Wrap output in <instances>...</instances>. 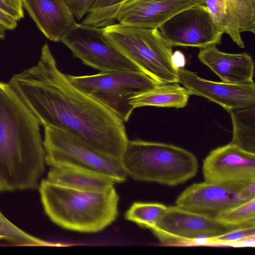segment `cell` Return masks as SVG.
I'll use <instances>...</instances> for the list:
<instances>
[{"mask_svg": "<svg viewBox=\"0 0 255 255\" xmlns=\"http://www.w3.org/2000/svg\"><path fill=\"white\" fill-rule=\"evenodd\" d=\"M9 83L40 125L66 131L101 153L122 160L129 140L124 122L71 84L59 70L47 44L38 63L14 75Z\"/></svg>", "mask_w": 255, "mask_h": 255, "instance_id": "obj_1", "label": "cell"}, {"mask_svg": "<svg viewBox=\"0 0 255 255\" xmlns=\"http://www.w3.org/2000/svg\"><path fill=\"white\" fill-rule=\"evenodd\" d=\"M39 126L10 84L0 82V192L39 187L46 163Z\"/></svg>", "mask_w": 255, "mask_h": 255, "instance_id": "obj_2", "label": "cell"}, {"mask_svg": "<svg viewBox=\"0 0 255 255\" xmlns=\"http://www.w3.org/2000/svg\"><path fill=\"white\" fill-rule=\"evenodd\" d=\"M41 201L50 220L59 227L81 233H96L118 215L119 196L114 187L89 192L63 187L44 179L39 187Z\"/></svg>", "mask_w": 255, "mask_h": 255, "instance_id": "obj_3", "label": "cell"}, {"mask_svg": "<svg viewBox=\"0 0 255 255\" xmlns=\"http://www.w3.org/2000/svg\"><path fill=\"white\" fill-rule=\"evenodd\" d=\"M121 161L128 176L133 180L170 186L192 179L198 169L196 157L187 150L139 139L128 140Z\"/></svg>", "mask_w": 255, "mask_h": 255, "instance_id": "obj_4", "label": "cell"}, {"mask_svg": "<svg viewBox=\"0 0 255 255\" xmlns=\"http://www.w3.org/2000/svg\"><path fill=\"white\" fill-rule=\"evenodd\" d=\"M108 41L159 84L178 83V71L171 60L172 48L158 28L119 23L102 27Z\"/></svg>", "mask_w": 255, "mask_h": 255, "instance_id": "obj_5", "label": "cell"}, {"mask_svg": "<svg viewBox=\"0 0 255 255\" xmlns=\"http://www.w3.org/2000/svg\"><path fill=\"white\" fill-rule=\"evenodd\" d=\"M66 76L74 86L107 107L124 122L128 120L135 109L129 99L159 84L141 71Z\"/></svg>", "mask_w": 255, "mask_h": 255, "instance_id": "obj_6", "label": "cell"}, {"mask_svg": "<svg viewBox=\"0 0 255 255\" xmlns=\"http://www.w3.org/2000/svg\"><path fill=\"white\" fill-rule=\"evenodd\" d=\"M43 141L45 163L51 167L66 166L97 172L125 182L128 175L122 161L96 150L63 130L44 128Z\"/></svg>", "mask_w": 255, "mask_h": 255, "instance_id": "obj_7", "label": "cell"}, {"mask_svg": "<svg viewBox=\"0 0 255 255\" xmlns=\"http://www.w3.org/2000/svg\"><path fill=\"white\" fill-rule=\"evenodd\" d=\"M61 42L75 57L100 72L141 71L108 41L102 27L76 23Z\"/></svg>", "mask_w": 255, "mask_h": 255, "instance_id": "obj_8", "label": "cell"}, {"mask_svg": "<svg viewBox=\"0 0 255 255\" xmlns=\"http://www.w3.org/2000/svg\"><path fill=\"white\" fill-rule=\"evenodd\" d=\"M158 29L172 47L202 49L220 44L223 34L205 4H197L177 13Z\"/></svg>", "mask_w": 255, "mask_h": 255, "instance_id": "obj_9", "label": "cell"}, {"mask_svg": "<svg viewBox=\"0 0 255 255\" xmlns=\"http://www.w3.org/2000/svg\"><path fill=\"white\" fill-rule=\"evenodd\" d=\"M202 171L205 182L241 189L255 182V153L230 142L209 153Z\"/></svg>", "mask_w": 255, "mask_h": 255, "instance_id": "obj_10", "label": "cell"}, {"mask_svg": "<svg viewBox=\"0 0 255 255\" xmlns=\"http://www.w3.org/2000/svg\"><path fill=\"white\" fill-rule=\"evenodd\" d=\"M234 228L176 205L167 207L152 231L161 242L175 245L192 242L201 238L208 239Z\"/></svg>", "mask_w": 255, "mask_h": 255, "instance_id": "obj_11", "label": "cell"}, {"mask_svg": "<svg viewBox=\"0 0 255 255\" xmlns=\"http://www.w3.org/2000/svg\"><path fill=\"white\" fill-rule=\"evenodd\" d=\"M178 83L190 93L206 98L229 113L255 106V84H231L206 80L197 73L183 68L177 70Z\"/></svg>", "mask_w": 255, "mask_h": 255, "instance_id": "obj_12", "label": "cell"}, {"mask_svg": "<svg viewBox=\"0 0 255 255\" xmlns=\"http://www.w3.org/2000/svg\"><path fill=\"white\" fill-rule=\"evenodd\" d=\"M250 200L242 193L241 188L204 181L185 189L177 198L176 205L215 219L221 213Z\"/></svg>", "mask_w": 255, "mask_h": 255, "instance_id": "obj_13", "label": "cell"}, {"mask_svg": "<svg viewBox=\"0 0 255 255\" xmlns=\"http://www.w3.org/2000/svg\"><path fill=\"white\" fill-rule=\"evenodd\" d=\"M214 21L240 47L241 33H255V0H204Z\"/></svg>", "mask_w": 255, "mask_h": 255, "instance_id": "obj_14", "label": "cell"}, {"mask_svg": "<svg viewBox=\"0 0 255 255\" xmlns=\"http://www.w3.org/2000/svg\"><path fill=\"white\" fill-rule=\"evenodd\" d=\"M200 4L204 0H140L121 9L116 20L127 26L158 29L177 13Z\"/></svg>", "mask_w": 255, "mask_h": 255, "instance_id": "obj_15", "label": "cell"}, {"mask_svg": "<svg viewBox=\"0 0 255 255\" xmlns=\"http://www.w3.org/2000/svg\"><path fill=\"white\" fill-rule=\"evenodd\" d=\"M37 26L50 40L61 42L76 23L65 0H21Z\"/></svg>", "mask_w": 255, "mask_h": 255, "instance_id": "obj_16", "label": "cell"}, {"mask_svg": "<svg viewBox=\"0 0 255 255\" xmlns=\"http://www.w3.org/2000/svg\"><path fill=\"white\" fill-rule=\"evenodd\" d=\"M198 57L223 82L237 84L254 82V62L247 53H226L219 50L216 45H212L200 49Z\"/></svg>", "mask_w": 255, "mask_h": 255, "instance_id": "obj_17", "label": "cell"}, {"mask_svg": "<svg viewBox=\"0 0 255 255\" xmlns=\"http://www.w3.org/2000/svg\"><path fill=\"white\" fill-rule=\"evenodd\" d=\"M46 179L63 187L89 192L104 191L117 184L100 173L66 166L51 167Z\"/></svg>", "mask_w": 255, "mask_h": 255, "instance_id": "obj_18", "label": "cell"}, {"mask_svg": "<svg viewBox=\"0 0 255 255\" xmlns=\"http://www.w3.org/2000/svg\"><path fill=\"white\" fill-rule=\"evenodd\" d=\"M190 94L178 83L158 84L152 89L129 99L134 108L152 106L182 108L188 103Z\"/></svg>", "mask_w": 255, "mask_h": 255, "instance_id": "obj_19", "label": "cell"}, {"mask_svg": "<svg viewBox=\"0 0 255 255\" xmlns=\"http://www.w3.org/2000/svg\"><path fill=\"white\" fill-rule=\"evenodd\" d=\"M229 113L233 127L231 143L255 153V106L234 110Z\"/></svg>", "mask_w": 255, "mask_h": 255, "instance_id": "obj_20", "label": "cell"}, {"mask_svg": "<svg viewBox=\"0 0 255 255\" xmlns=\"http://www.w3.org/2000/svg\"><path fill=\"white\" fill-rule=\"evenodd\" d=\"M167 206L158 203H133L125 214L126 220L152 230L165 212Z\"/></svg>", "mask_w": 255, "mask_h": 255, "instance_id": "obj_21", "label": "cell"}, {"mask_svg": "<svg viewBox=\"0 0 255 255\" xmlns=\"http://www.w3.org/2000/svg\"><path fill=\"white\" fill-rule=\"evenodd\" d=\"M0 240L13 246H55L28 234L6 218L0 210Z\"/></svg>", "mask_w": 255, "mask_h": 255, "instance_id": "obj_22", "label": "cell"}, {"mask_svg": "<svg viewBox=\"0 0 255 255\" xmlns=\"http://www.w3.org/2000/svg\"><path fill=\"white\" fill-rule=\"evenodd\" d=\"M215 219L230 228L255 226V198L221 213Z\"/></svg>", "mask_w": 255, "mask_h": 255, "instance_id": "obj_23", "label": "cell"}, {"mask_svg": "<svg viewBox=\"0 0 255 255\" xmlns=\"http://www.w3.org/2000/svg\"><path fill=\"white\" fill-rule=\"evenodd\" d=\"M122 0H95L81 23L98 27L113 24L112 14Z\"/></svg>", "mask_w": 255, "mask_h": 255, "instance_id": "obj_24", "label": "cell"}, {"mask_svg": "<svg viewBox=\"0 0 255 255\" xmlns=\"http://www.w3.org/2000/svg\"><path fill=\"white\" fill-rule=\"evenodd\" d=\"M255 226H246L232 229L221 235L207 239L213 244H238L255 241Z\"/></svg>", "mask_w": 255, "mask_h": 255, "instance_id": "obj_25", "label": "cell"}, {"mask_svg": "<svg viewBox=\"0 0 255 255\" xmlns=\"http://www.w3.org/2000/svg\"><path fill=\"white\" fill-rule=\"evenodd\" d=\"M0 8L17 20L24 16L21 0H0Z\"/></svg>", "mask_w": 255, "mask_h": 255, "instance_id": "obj_26", "label": "cell"}, {"mask_svg": "<svg viewBox=\"0 0 255 255\" xmlns=\"http://www.w3.org/2000/svg\"><path fill=\"white\" fill-rule=\"evenodd\" d=\"M17 20L0 8V25L5 29L12 30L17 26Z\"/></svg>", "mask_w": 255, "mask_h": 255, "instance_id": "obj_27", "label": "cell"}, {"mask_svg": "<svg viewBox=\"0 0 255 255\" xmlns=\"http://www.w3.org/2000/svg\"><path fill=\"white\" fill-rule=\"evenodd\" d=\"M171 60L173 66L176 70L184 68L186 62L184 54L179 50L172 53Z\"/></svg>", "mask_w": 255, "mask_h": 255, "instance_id": "obj_28", "label": "cell"}, {"mask_svg": "<svg viewBox=\"0 0 255 255\" xmlns=\"http://www.w3.org/2000/svg\"><path fill=\"white\" fill-rule=\"evenodd\" d=\"M140 0H123L121 2H120L117 7H116L112 16V21L113 23H114L116 20V17L118 13V12L122 9L137 2Z\"/></svg>", "mask_w": 255, "mask_h": 255, "instance_id": "obj_29", "label": "cell"}, {"mask_svg": "<svg viewBox=\"0 0 255 255\" xmlns=\"http://www.w3.org/2000/svg\"><path fill=\"white\" fill-rule=\"evenodd\" d=\"M241 192L249 199L255 198V182L244 186L241 188Z\"/></svg>", "mask_w": 255, "mask_h": 255, "instance_id": "obj_30", "label": "cell"}, {"mask_svg": "<svg viewBox=\"0 0 255 255\" xmlns=\"http://www.w3.org/2000/svg\"><path fill=\"white\" fill-rule=\"evenodd\" d=\"M5 28L0 25V39L4 37L5 36Z\"/></svg>", "mask_w": 255, "mask_h": 255, "instance_id": "obj_31", "label": "cell"}, {"mask_svg": "<svg viewBox=\"0 0 255 255\" xmlns=\"http://www.w3.org/2000/svg\"><path fill=\"white\" fill-rule=\"evenodd\" d=\"M90 1H95V0H89Z\"/></svg>", "mask_w": 255, "mask_h": 255, "instance_id": "obj_32", "label": "cell"}, {"mask_svg": "<svg viewBox=\"0 0 255 255\" xmlns=\"http://www.w3.org/2000/svg\"><path fill=\"white\" fill-rule=\"evenodd\" d=\"M122 0H122L121 1V2ZM116 7H117V6H116ZM112 15H113V14H112ZM111 20H112V18H111Z\"/></svg>", "mask_w": 255, "mask_h": 255, "instance_id": "obj_33", "label": "cell"}]
</instances>
